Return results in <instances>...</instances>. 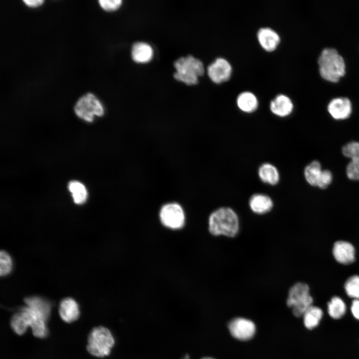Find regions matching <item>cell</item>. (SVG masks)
I'll return each instance as SVG.
<instances>
[{"label": "cell", "mask_w": 359, "mask_h": 359, "mask_svg": "<svg viewBox=\"0 0 359 359\" xmlns=\"http://www.w3.org/2000/svg\"><path fill=\"white\" fill-rule=\"evenodd\" d=\"M240 223L236 212L229 207H220L213 210L208 219V229L215 236H236L239 231Z\"/></svg>", "instance_id": "cell-1"}, {"label": "cell", "mask_w": 359, "mask_h": 359, "mask_svg": "<svg viewBox=\"0 0 359 359\" xmlns=\"http://www.w3.org/2000/svg\"><path fill=\"white\" fill-rule=\"evenodd\" d=\"M318 62L320 75L326 80L336 82L346 72L344 60L335 48L324 49Z\"/></svg>", "instance_id": "cell-2"}, {"label": "cell", "mask_w": 359, "mask_h": 359, "mask_svg": "<svg viewBox=\"0 0 359 359\" xmlns=\"http://www.w3.org/2000/svg\"><path fill=\"white\" fill-rule=\"evenodd\" d=\"M176 72L174 78L188 85L197 83L198 77L204 72L202 62L192 55L181 57L174 63Z\"/></svg>", "instance_id": "cell-3"}, {"label": "cell", "mask_w": 359, "mask_h": 359, "mask_svg": "<svg viewBox=\"0 0 359 359\" xmlns=\"http://www.w3.org/2000/svg\"><path fill=\"white\" fill-rule=\"evenodd\" d=\"M114 344V338L109 330L99 326L93 329L90 333L87 349L91 355L103 358L110 354Z\"/></svg>", "instance_id": "cell-4"}, {"label": "cell", "mask_w": 359, "mask_h": 359, "mask_svg": "<svg viewBox=\"0 0 359 359\" xmlns=\"http://www.w3.org/2000/svg\"><path fill=\"white\" fill-rule=\"evenodd\" d=\"M313 299L310 294L308 285L304 283L298 282L289 289L287 299V305L292 309L296 317L303 316L305 312L312 306Z\"/></svg>", "instance_id": "cell-5"}, {"label": "cell", "mask_w": 359, "mask_h": 359, "mask_svg": "<svg viewBox=\"0 0 359 359\" xmlns=\"http://www.w3.org/2000/svg\"><path fill=\"white\" fill-rule=\"evenodd\" d=\"M74 109L78 117L89 122L93 121L94 116L101 117L104 113L102 103L91 93L81 96L77 101Z\"/></svg>", "instance_id": "cell-6"}, {"label": "cell", "mask_w": 359, "mask_h": 359, "mask_svg": "<svg viewBox=\"0 0 359 359\" xmlns=\"http://www.w3.org/2000/svg\"><path fill=\"white\" fill-rule=\"evenodd\" d=\"M159 217L162 224L171 229H180L185 224L184 210L180 204L176 202L164 204L160 208Z\"/></svg>", "instance_id": "cell-7"}, {"label": "cell", "mask_w": 359, "mask_h": 359, "mask_svg": "<svg viewBox=\"0 0 359 359\" xmlns=\"http://www.w3.org/2000/svg\"><path fill=\"white\" fill-rule=\"evenodd\" d=\"M25 326L30 327L33 335L37 338H44L47 335L46 322L47 319L39 311L27 306L17 312Z\"/></svg>", "instance_id": "cell-8"}, {"label": "cell", "mask_w": 359, "mask_h": 359, "mask_svg": "<svg viewBox=\"0 0 359 359\" xmlns=\"http://www.w3.org/2000/svg\"><path fill=\"white\" fill-rule=\"evenodd\" d=\"M228 328L234 338L241 341L251 339L256 331L255 325L252 321L239 317L231 320L228 323Z\"/></svg>", "instance_id": "cell-9"}, {"label": "cell", "mask_w": 359, "mask_h": 359, "mask_svg": "<svg viewBox=\"0 0 359 359\" xmlns=\"http://www.w3.org/2000/svg\"><path fill=\"white\" fill-rule=\"evenodd\" d=\"M232 67L229 62L223 58H216L207 67L210 79L215 83L227 81L230 77Z\"/></svg>", "instance_id": "cell-10"}, {"label": "cell", "mask_w": 359, "mask_h": 359, "mask_svg": "<svg viewBox=\"0 0 359 359\" xmlns=\"http://www.w3.org/2000/svg\"><path fill=\"white\" fill-rule=\"evenodd\" d=\"M328 111L335 119H346L350 116L352 113L351 102L349 99L346 97L334 98L329 103Z\"/></svg>", "instance_id": "cell-11"}, {"label": "cell", "mask_w": 359, "mask_h": 359, "mask_svg": "<svg viewBox=\"0 0 359 359\" xmlns=\"http://www.w3.org/2000/svg\"><path fill=\"white\" fill-rule=\"evenodd\" d=\"M333 254L335 259L340 263L349 264L355 259V249L354 246L347 241H338L335 243Z\"/></svg>", "instance_id": "cell-12"}, {"label": "cell", "mask_w": 359, "mask_h": 359, "mask_svg": "<svg viewBox=\"0 0 359 359\" xmlns=\"http://www.w3.org/2000/svg\"><path fill=\"white\" fill-rule=\"evenodd\" d=\"M249 206L255 214L262 215L270 211L273 207L272 198L267 194L256 193L250 197Z\"/></svg>", "instance_id": "cell-13"}, {"label": "cell", "mask_w": 359, "mask_h": 359, "mask_svg": "<svg viewBox=\"0 0 359 359\" xmlns=\"http://www.w3.org/2000/svg\"><path fill=\"white\" fill-rule=\"evenodd\" d=\"M257 38L261 47L269 52L275 50L280 41L278 34L269 27L260 28L257 32Z\"/></svg>", "instance_id": "cell-14"}, {"label": "cell", "mask_w": 359, "mask_h": 359, "mask_svg": "<svg viewBox=\"0 0 359 359\" xmlns=\"http://www.w3.org/2000/svg\"><path fill=\"white\" fill-rule=\"evenodd\" d=\"M293 107L290 98L283 94L276 96L270 104V109L272 113L280 117H285L290 115Z\"/></svg>", "instance_id": "cell-15"}, {"label": "cell", "mask_w": 359, "mask_h": 359, "mask_svg": "<svg viewBox=\"0 0 359 359\" xmlns=\"http://www.w3.org/2000/svg\"><path fill=\"white\" fill-rule=\"evenodd\" d=\"M59 313L61 318L66 323L77 320L79 317V307L76 302L71 298L64 299L60 302Z\"/></svg>", "instance_id": "cell-16"}, {"label": "cell", "mask_w": 359, "mask_h": 359, "mask_svg": "<svg viewBox=\"0 0 359 359\" xmlns=\"http://www.w3.org/2000/svg\"><path fill=\"white\" fill-rule=\"evenodd\" d=\"M131 54L133 60L136 62L145 63L151 60L154 51L149 44L145 42H137L132 46Z\"/></svg>", "instance_id": "cell-17"}, {"label": "cell", "mask_w": 359, "mask_h": 359, "mask_svg": "<svg viewBox=\"0 0 359 359\" xmlns=\"http://www.w3.org/2000/svg\"><path fill=\"white\" fill-rule=\"evenodd\" d=\"M259 179L264 183L275 185L280 180V174L277 168L269 163L261 164L258 170Z\"/></svg>", "instance_id": "cell-18"}, {"label": "cell", "mask_w": 359, "mask_h": 359, "mask_svg": "<svg viewBox=\"0 0 359 359\" xmlns=\"http://www.w3.org/2000/svg\"><path fill=\"white\" fill-rule=\"evenodd\" d=\"M236 103L241 111L248 113L254 112L258 106L257 98L250 92L240 93L237 98Z\"/></svg>", "instance_id": "cell-19"}, {"label": "cell", "mask_w": 359, "mask_h": 359, "mask_svg": "<svg viewBox=\"0 0 359 359\" xmlns=\"http://www.w3.org/2000/svg\"><path fill=\"white\" fill-rule=\"evenodd\" d=\"M322 172L320 163L317 160L313 161L304 169L305 179L310 185L317 186Z\"/></svg>", "instance_id": "cell-20"}, {"label": "cell", "mask_w": 359, "mask_h": 359, "mask_svg": "<svg viewBox=\"0 0 359 359\" xmlns=\"http://www.w3.org/2000/svg\"><path fill=\"white\" fill-rule=\"evenodd\" d=\"M323 314V311L320 308L311 306L303 316L306 328L312 330L316 327L321 320Z\"/></svg>", "instance_id": "cell-21"}, {"label": "cell", "mask_w": 359, "mask_h": 359, "mask_svg": "<svg viewBox=\"0 0 359 359\" xmlns=\"http://www.w3.org/2000/svg\"><path fill=\"white\" fill-rule=\"evenodd\" d=\"M26 306L42 313L47 319L50 316L51 306L46 300L38 297H28L24 299Z\"/></svg>", "instance_id": "cell-22"}, {"label": "cell", "mask_w": 359, "mask_h": 359, "mask_svg": "<svg viewBox=\"0 0 359 359\" xmlns=\"http://www.w3.org/2000/svg\"><path fill=\"white\" fill-rule=\"evenodd\" d=\"M328 311L331 317L334 319H339L346 313V304L340 297H334L328 304Z\"/></svg>", "instance_id": "cell-23"}, {"label": "cell", "mask_w": 359, "mask_h": 359, "mask_svg": "<svg viewBox=\"0 0 359 359\" xmlns=\"http://www.w3.org/2000/svg\"><path fill=\"white\" fill-rule=\"evenodd\" d=\"M68 189L72 193L74 202L82 204L87 197V191L84 185L77 181H71L68 183Z\"/></svg>", "instance_id": "cell-24"}, {"label": "cell", "mask_w": 359, "mask_h": 359, "mask_svg": "<svg viewBox=\"0 0 359 359\" xmlns=\"http://www.w3.org/2000/svg\"><path fill=\"white\" fill-rule=\"evenodd\" d=\"M345 289L349 297L359 299V276L350 277L345 283Z\"/></svg>", "instance_id": "cell-25"}, {"label": "cell", "mask_w": 359, "mask_h": 359, "mask_svg": "<svg viewBox=\"0 0 359 359\" xmlns=\"http://www.w3.org/2000/svg\"><path fill=\"white\" fill-rule=\"evenodd\" d=\"M343 155L351 160L359 159V142H350L344 145L342 149Z\"/></svg>", "instance_id": "cell-26"}, {"label": "cell", "mask_w": 359, "mask_h": 359, "mask_svg": "<svg viewBox=\"0 0 359 359\" xmlns=\"http://www.w3.org/2000/svg\"><path fill=\"white\" fill-rule=\"evenodd\" d=\"M12 261L8 254L4 251H1L0 253V274L4 276L9 273L11 269Z\"/></svg>", "instance_id": "cell-27"}, {"label": "cell", "mask_w": 359, "mask_h": 359, "mask_svg": "<svg viewBox=\"0 0 359 359\" xmlns=\"http://www.w3.org/2000/svg\"><path fill=\"white\" fill-rule=\"evenodd\" d=\"M346 174L350 180H359V159L351 160L347 165Z\"/></svg>", "instance_id": "cell-28"}, {"label": "cell", "mask_w": 359, "mask_h": 359, "mask_svg": "<svg viewBox=\"0 0 359 359\" xmlns=\"http://www.w3.org/2000/svg\"><path fill=\"white\" fill-rule=\"evenodd\" d=\"M332 180L333 175L332 172L328 170H323L317 187L321 189L326 188L331 184Z\"/></svg>", "instance_id": "cell-29"}, {"label": "cell", "mask_w": 359, "mask_h": 359, "mask_svg": "<svg viewBox=\"0 0 359 359\" xmlns=\"http://www.w3.org/2000/svg\"><path fill=\"white\" fill-rule=\"evenodd\" d=\"M100 6L107 11L115 10L118 8L122 3V0H99Z\"/></svg>", "instance_id": "cell-30"}, {"label": "cell", "mask_w": 359, "mask_h": 359, "mask_svg": "<svg viewBox=\"0 0 359 359\" xmlns=\"http://www.w3.org/2000/svg\"><path fill=\"white\" fill-rule=\"evenodd\" d=\"M351 311L354 317L359 320V299H355L353 301Z\"/></svg>", "instance_id": "cell-31"}, {"label": "cell", "mask_w": 359, "mask_h": 359, "mask_svg": "<svg viewBox=\"0 0 359 359\" xmlns=\"http://www.w3.org/2000/svg\"><path fill=\"white\" fill-rule=\"evenodd\" d=\"M27 5L31 7H35L43 2V0H22Z\"/></svg>", "instance_id": "cell-32"}, {"label": "cell", "mask_w": 359, "mask_h": 359, "mask_svg": "<svg viewBox=\"0 0 359 359\" xmlns=\"http://www.w3.org/2000/svg\"><path fill=\"white\" fill-rule=\"evenodd\" d=\"M182 359H189V358L188 355H186Z\"/></svg>", "instance_id": "cell-33"}, {"label": "cell", "mask_w": 359, "mask_h": 359, "mask_svg": "<svg viewBox=\"0 0 359 359\" xmlns=\"http://www.w3.org/2000/svg\"><path fill=\"white\" fill-rule=\"evenodd\" d=\"M202 359H212V358H209V357H206V358H203Z\"/></svg>", "instance_id": "cell-34"}]
</instances>
